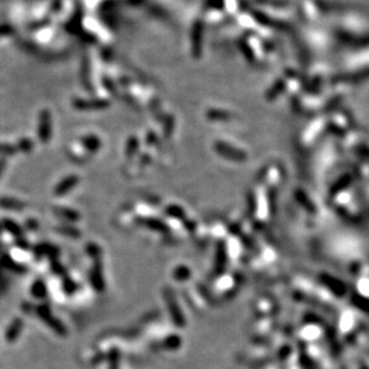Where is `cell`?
Listing matches in <instances>:
<instances>
[{
    "instance_id": "4316f807",
    "label": "cell",
    "mask_w": 369,
    "mask_h": 369,
    "mask_svg": "<svg viewBox=\"0 0 369 369\" xmlns=\"http://www.w3.org/2000/svg\"><path fill=\"white\" fill-rule=\"evenodd\" d=\"M189 276H191V272H189L188 268L184 266L178 267L174 271V278L178 279V281H184V279L188 278Z\"/></svg>"
},
{
    "instance_id": "4fadbf2b",
    "label": "cell",
    "mask_w": 369,
    "mask_h": 369,
    "mask_svg": "<svg viewBox=\"0 0 369 369\" xmlns=\"http://www.w3.org/2000/svg\"><path fill=\"white\" fill-rule=\"evenodd\" d=\"M23 326H24V322L22 319L16 318L15 320H13L6 331L7 342H15L18 336H20V333L22 332V328H23Z\"/></svg>"
},
{
    "instance_id": "d4e9b609",
    "label": "cell",
    "mask_w": 369,
    "mask_h": 369,
    "mask_svg": "<svg viewBox=\"0 0 369 369\" xmlns=\"http://www.w3.org/2000/svg\"><path fill=\"white\" fill-rule=\"evenodd\" d=\"M138 139L135 137H131L126 144V155L129 157H132L138 150Z\"/></svg>"
},
{
    "instance_id": "603a6c76",
    "label": "cell",
    "mask_w": 369,
    "mask_h": 369,
    "mask_svg": "<svg viewBox=\"0 0 369 369\" xmlns=\"http://www.w3.org/2000/svg\"><path fill=\"white\" fill-rule=\"evenodd\" d=\"M17 146L9 143H0V155L1 156H12L17 153Z\"/></svg>"
},
{
    "instance_id": "e575fe53",
    "label": "cell",
    "mask_w": 369,
    "mask_h": 369,
    "mask_svg": "<svg viewBox=\"0 0 369 369\" xmlns=\"http://www.w3.org/2000/svg\"><path fill=\"white\" fill-rule=\"evenodd\" d=\"M0 248H1V243H0Z\"/></svg>"
},
{
    "instance_id": "4dcf8cb0",
    "label": "cell",
    "mask_w": 369,
    "mask_h": 369,
    "mask_svg": "<svg viewBox=\"0 0 369 369\" xmlns=\"http://www.w3.org/2000/svg\"><path fill=\"white\" fill-rule=\"evenodd\" d=\"M16 246H17L18 248L24 249V251H26V249L30 248V243H29L28 241H26V238L23 237V236H22V237L16 238Z\"/></svg>"
},
{
    "instance_id": "7c38bea8",
    "label": "cell",
    "mask_w": 369,
    "mask_h": 369,
    "mask_svg": "<svg viewBox=\"0 0 369 369\" xmlns=\"http://www.w3.org/2000/svg\"><path fill=\"white\" fill-rule=\"evenodd\" d=\"M0 208L10 211H22L26 208V203L15 199V198L2 197L0 198Z\"/></svg>"
},
{
    "instance_id": "484cf974",
    "label": "cell",
    "mask_w": 369,
    "mask_h": 369,
    "mask_svg": "<svg viewBox=\"0 0 369 369\" xmlns=\"http://www.w3.org/2000/svg\"><path fill=\"white\" fill-rule=\"evenodd\" d=\"M165 212L168 213V216L174 217V218L183 219L184 217V213L183 209L179 208V206H176V205H172V206H169V208L165 209Z\"/></svg>"
},
{
    "instance_id": "ac0fdd59",
    "label": "cell",
    "mask_w": 369,
    "mask_h": 369,
    "mask_svg": "<svg viewBox=\"0 0 369 369\" xmlns=\"http://www.w3.org/2000/svg\"><path fill=\"white\" fill-rule=\"evenodd\" d=\"M140 223H143V226L148 227L149 229L157 230V232H161V233L168 232V227L165 226L164 223H162L161 221H158V219L144 218V219H140Z\"/></svg>"
},
{
    "instance_id": "2e32d148",
    "label": "cell",
    "mask_w": 369,
    "mask_h": 369,
    "mask_svg": "<svg viewBox=\"0 0 369 369\" xmlns=\"http://www.w3.org/2000/svg\"><path fill=\"white\" fill-rule=\"evenodd\" d=\"M82 144L88 151H90V153H96L100 149V146H101V140H100L96 135L90 134L83 137Z\"/></svg>"
},
{
    "instance_id": "1f68e13d",
    "label": "cell",
    "mask_w": 369,
    "mask_h": 369,
    "mask_svg": "<svg viewBox=\"0 0 369 369\" xmlns=\"http://www.w3.org/2000/svg\"><path fill=\"white\" fill-rule=\"evenodd\" d=\"M26 227L28 228L29 230H37V229H39L40 226H39V222H37L36 219L29 218V219H26Z\"/></svg>"
},
{
    "instance_id": "7402d4cb",
    "label": "cell",
    "mask_w": 369,
    "mask_h": 369,
    "mask_svg": "<svg viewBox=\"0 0 369 369\" xmlns=\"http://www.w3.org/2000/svg\"><path fill=\"white\" fill-rule=\"evenodd\" d=\"M283 89H284V83L282 82V80H279V82L275 83V85H273L272 88H271L267 92V95H266L267 100H270V101H271V100L276 99V97L278 96V95L281 94L282 91H283Z\"/></svg>"
},
{
    "instance_id": "30bf717a",
    "label": "cell",
    "mask_w": 369,
    "mask_h": 369,
    "mask_svg": "<svg viewBox=\"0 0 369 369\" xmlns=\"http://www.w3.org/2000/svg\"><path fill=\"white\" fill-rule=\"evenodd\" d=\"M0 265L2 267L7 268V270L13 271L16 273H26V267L23 266V265H20L18 263H16L15 260L11 258L9 254L2 253L0 256Z\"/></svg>"
},
{
    "instance_id": "e0dca14e",
    "label": "cell",
    "mask_w": 369,
    "mask_h": 369,
    "mask_svg": "<svg viewBox=\"0 0 369 369\" xmlns=\"http://www.w3.org/2000/svg\"><path fill=\"white\" fill-rule=\"evenodd\" d=\"M206 116L211 121H229L232 119L230 113L221 109H210L206 113Z\"/></svg>"
},
{
    "instance_id": "ffe728a7",
    "label": "cell",
    "mask_w": 369,
    "mask_h": 369,
    "mask_svg": "<svg viewBox=\"0 0 369 369\" xmlns=\"http://www.w3.org/2000/svg\"><path fill=\"white\" fill-rule=\"evenodd\" d=\"M56 232L60 233L61 235L67 236V237H72V238L80 237V232L78 229H76L75 227L61 226V227L56 228Z\"/></svg>"
},
{
    "instance_id": "cb8c5ba5",
    "label": "cell",
    "mask_w": 369,
    "mask_h": 369,
    "mask_svg": "<svg viewBox=\"0 0 369 369\" xmlns=\"http://www.w3.org/2000/svg\"><path fill=\"white\" fill-rule=\"evenodd\" d=\"M77 288L78 287L77 284H76V282L72 281L71 278H65L64 282H62V289H64V291L66 292L67 295L75 294Z\"/></svg>"
},
{
    "instance_id": "836d02e7",
    "label": "cell",
    "mask_w": 369,
    "mask_h": 369,
    "mask_svg": "<svg viewBox=\"0 0 369 369\" xmlns=\"http://www.w3.org/2000/svg\"><path fill=\"white\" fill-rule=\"evenodd\" d=\"M5 165H6V161H5V159H0V175H1V173L4 172Z\"/></svg>"
},
{
    "instance_id": "5b68a950",
    "label": "cell",
    "mask_w": 369,
    "mask_h": 369,
    "mask_svg": "<svg viewBox=\"0 0 369 369\" xmlns=\"http://www.w3.org/2000/svg\"><path fill=\"white\" fill-rule=\"evenodd\" d=\"M36 313H37V316H39L40 318H41L43 321L48 325V326H51L52 328H53L54 331H56L58 333L65 332V327L62 326V324L59 321V320H56L53 316H52L51 309L48 306L41 305V306H39V307H36Z\"/></svg>"
},
{
    "instance_id": "3957f363",
    "label": "cell",
    "mask_w": 369,
    "mask_h": 369,
    "mask_svg": "<svg viewBox=\"0 0 369 369\" xmlns=\"http://www.w3.org/2000/svg\"><path fill=\"white\" fill-rule=\"evenodd\" d=\"M203 32H204V28H203L202 21H197L193 24V29H192L191 34V48H192V54L195 58H199L200 54H202V48H203Z\"/></svg>"
},
{
    "instance_id": "6da1fadb",
    "label": "cell",
    "mask_w": 369,
    "mask_h": 369,
    "mask_svg": "<svg viewBox=\"0 0 369 369\" xmlns=\"http://www.w3.org/2000/svg\"><path fill=\"white\" fill-rule=\"evenodd\" d=\"M215 150L224 158L234 162H243L247 159V154L235 146L230 145L226 142H216Z\"/></svg>"
},
{
    "instance_id": "f546056e",
    "label": "cell",
    "mask_w": 369,
    "mask_h": 369,
    "mask_svg": "<svg viewBox=\"0 0 369 369\" xmlns=\"http://www.w3.org/2000/svg\"><path fill=\"white\" fill-rule=\"evenodd\" d=\"M86 251H88L89 256L94 258V259H97V258L101 257V249H100L99 246L94 245V243H90V245L86 247Z\"/></svg>"
},
{
    "instance_id": "83f0119b",
    "label": "cell",
    "mask_w": 369,
    "mask_h": 369,
    "mask_svg": "<svg viewBox=\"0 0 369 369\" xmlns=\"http://www.w3.org/2000/svg\"><path fill=\"white\" fill-rule=\"evenodd\" d=\"M173 127H174V119H173V116H170V115L167 116L165 123H164V129H163L164 135L169 137L173 132Z\"/></svg>"
},
{
    "instance_id": "9a60e30c",
    "label": "cell",
    "mask_w": 369,
    "mask_h": 369,
    "mask_svg": "<svg viewBox=\"0 0 369 369\" xmlns=\"http://www.w3.org/2000/svg\"><path fill=\"white\" fill-rule=\"evenodd\" d=\"M2 228H4L6 232H9L11 235L16 236V237H22L23 236V229L18 226L17 223H16L15 221H12V219H2L1 221V224H0Z\"/></svg>"
},
{
    "instance_id": "9c48e42d",
    "label": "cell",
    "mask_w": 369,
    "mask_h": 369,
    "mask_svg": "<svg viewBox=\"0 0 369 369\" xmlns=\"http://www.w3.org/2000/svg\"><path fill=\"white\" fill-rule=\"evenodd\" d=\"M165 296V301H167L168 308H169L170 314H172L173 319H174V322H183V314L180 312V307H179L178 302H176L174 295L170 292V290H167V292H164Z\"/></svg>"
},
{
    "instance_id": "8992f818",
    "label": "cell",
    "mask_w": 369,
    "mask_h": 369,
    "mask_svg": "<svg viewBox=\"0 0 369 369\" xmlns=\"http://www.w3.org/2000/svg\"><path fill=\"white\" fill-rule=\"evenodd\" d=\"M78 181H79L78 176H76V175L66 176V178L62 179L60 183L56 184L55 188H54V194H55L56 197H62V195L69 193L70 191H72V189L77 186Z\"/></svg>"
},
{
    "instance_id": "d6986e66",
    "label": "cell",
    "mask_w": 369,
    "mask_h": 369,
    "mask_svg": "<svg viewBox=\"0 0 369 369\" xmlns=\"http://www.w3.org/2000/svg\"><path fill=\"white\" fill-rule=\"evenodd\" d=\"M31 295L35 298H43L47 295V287L42 279H37L31 286Z\"/></svg>"
},
{
    "instance_id": "7a4b0ae2",
    "label": "cell",
    "mask_w": 369,
    "mask_h": 369,
    "mask_svg": "<svg viewBox=\"0 0 369 369\" xmlns=\"http://www.w3.org/2000/svg\"><path fill=\"white\" fill-rule=\"evenodd\" d=\"M52 114L48 109H43L39 114V125H37V137L40 142L46 144L51 140L52 131Z\"/></svg>"
},
{
    "instance_id": "f1b7e54d",
    "label": "cell",
    "mask_w": 369,
    "mask_h": 369,
    "mask_svg": "<svg viewBox=\"0 0 369 369\" xmlns=\"http://www.w3.org/2000/svg\"><path fill=\"white\" fill-rule=\"evenodd\" d=\"M51 267H52V271H53V272L55 273V275L64 276V275H65V272H66V270H65V267L62 266V265L60 264V263L56 262L55 259L52 260Z\"/></svg>"
},
{
    "instance_id": "44dd1931",
    "label": "cell",
    "mask_w": 369,
    "mask_h": 369,
    "mask_svg": "<svg viewBox=\"0 0 369 369\" xmlns=\"http://www.w3.org/2000/svg\"><path fill=\"white\" fill-rule=\"evenodd\" d=\"M16 146H17L18 151H22L24 154H29L34 149V142L31 139H28V138H22V139L18 140Z\"/></svg>"
},
{
    "instance_id": "ba28073f",
    "label": "cell",
    "mask_w": 369,
    "mask_h": 369,
    "mask_svg": "<svg viewBox=\"0 0 369 369\" xmlns=\"http://www.w3.org/2000/svg\"><path fill=\"white\" fill-rule=\"evenodd\" d=\"M100 263H101L100 260L95 263V266L92 267L90 272V281L92 287H94L97 291H103V289H105V279H103L102 267Z\"/></svg>"
},
{
    "instance_id": "277c9868",
    "label": "cell",
    "mask_w": 369,
    "mask_h": 369,
    "mask_svg": "<svg viewBox=\"0 0 369 369\" xmlns=\"http://www.w3.org/2000/svg\"><path fill=\"white\" fill-rule=\"evenodd\" d=\"M109 101H105L103 99H92V100H82L76 99L73 101V107L78 110H101L109 107Z\"/></svg>"
},
{
    "instance_id": "5bb4252c",
    "label": "cell",
    "mask_w": 369,
    "mask_h": 369,
    "mask_svg": "<svg viewBox=\"0 0 369 369\" xmlns=\"http://www.w3.org/2000/svg\"><path fill=\"white\" fill-rule=\"evenodd\" d=\"M54 213L60 218L65 219L67 222H77L80 219V215L77 211L72 210V209L67 208H55L54 209Z\"/></svg>"
},
{
    "instance_id": "d6a6232c",
    "label": "cell",
    "mask_w": 369,
    "mask_h": 369,
    "mask_svg": "<svg viewBox=\"0 0 369 369\" xmlns=\"http://www.w3.org/2000/svg\"><path fill=\"white\" fill-rule=\"evenodd\" d=\"M12 31V28L9 26H0V36L1 35H9Z\"/></svg>"
},
{
    "instance_id": "8fae6325",
    "label": "cell",
    "mask_w": 369,
    "mask_h": 369,
    "mask_svg": "<svg viewBox=\"0 0 369 369\" xmlns=\"http://www.w3.org/2000/svg\"><path fill=\"white\" fill-rule=\"evenodd\" d=\"M216 264H215V272L216 275H221L224 271L227 263V252H226V246L223 245V242H219L218 247H217V254H216Z\"/></svg>"
},
{
    "instance_id": "52a82bcc",
    "label": "cell",
    "mask_w": 369,
    "mask_h": 369,
    "mask_svg": "<svg viewBox=\"0 0 369 369\" xmlns=\"http://www.w3.org/2000/svg\"><path fill=\"white\" fill-rule=\"evenodd\" d=\"M34 256L40 259V258L43 257H48L51 258L52 260L55 259L56 257L59 256V249L58 247L51 245V243L43 242V243H39L37 246L34 247Z\"/></svg>"
}]
</instances>
